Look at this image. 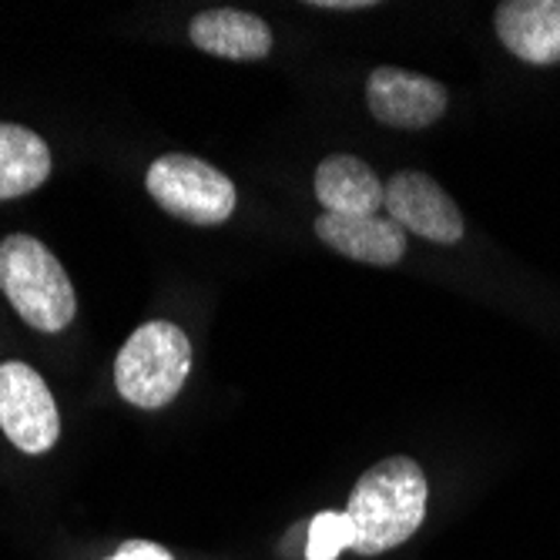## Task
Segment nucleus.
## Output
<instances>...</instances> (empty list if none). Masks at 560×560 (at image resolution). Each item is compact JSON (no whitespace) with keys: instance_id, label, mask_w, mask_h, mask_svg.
<instances>
[{"instance_id":"nucleus-7","label":"nucleus","mask_w":560,"mask_h":560,"mask_svg":"<svg viewBox=\"0 0 560 560\" xmlns=\"http://www.w3.org/2000/svg\"><path fill=\"white\" fill-rule=\"evenodd\" d=\"M446 101L440 81L406 68H376L366 81V105L373 118L389 128H430L446 112Z\"/></svg>"},{"instance_id":"nucleus-9","label":"nucleus","mask_w":560,"mask_h":560,"mask_svg":"<svg viewBox=\"0 0 560 560\" xmlns=\"http://www.w3.org/2000/svg\"><path fill=\"white\" fill-rule=\"evenodd\" d=\"M386 185L376 172L355 155H332L316 168V198L326 215L342 219H373L383 209Z\"/></svg>"},{"instance_id":"nucleus-1","label":"nucleus","mask_w":560,"mask_h":560,"mask_svg":"<svg viewBox=\"0 0 560 560\" xmlns=\"http://www.w3.org/2000/svg\"><path fill=\"white\" fill-rule=\"evenodd\" d=\"M427 477L410 456H386L370 467L346 503L352 550L373 557L406 544L427 517Z\"/></svg>"},{"instance_id":"nucleus-4","label":"nucleus","mask_w":560,"mask_h":560,"mask_svg":"<svg viewBox=\"0 0 560 560\" xmlns=\"http://www.w3.org/2000/svg\"><path fill=\"white\" fill-rule=\"evenodd\" d=\"M148 195L188 225H222L235 212V185L195 155H165L148 168Z\"/></svg>"},{"instance_id":"nucleus-10","label":"nucleus","mask_w":560,"mask_h":560,"mask_svg":"<svg viewBox=\"0 0 560 560\" xmlns=\"http://www.w3.org/2000/svg\"><path fill=\"white\" fill-rule=\"evenodd\" d=\"M188 37L198 50L229 61H262L272 50V31L262 18L245 14L235 8H219V11H201Z\"/></svg>"},{"instance_id":"nucleus-3","label":"nucleus","mask_w":560,"mask_h":560,"mask_svg":"<svg viewBox=\"0 0 560 560\" xmlns=\"http://www.w3.org/2000/svg\"><path fill=\"white\" fill-rule=\"evenodd\" d=\"M191 370L188 336L165 319L138 326L115 360L118 393L138 410H162L168 406Z\"/></svg>"},{"instance_id":"nucleus-13","label":"nucleus","mask_w":560,"mask_h":560,"mask_svg":"<svg viewBox=\"0 0 560 560\" xmlns=\"http://www.w3.org/2000/svg\"><path fill=\"white\" fill-rule=\"evenodd\" d=\"M346 547H352V527L346 514L323 511L310 521V530H305V560H336Z\"/></svg>"},{"instance_id":"nucleus-11","label":"nucleus","mask_w":560,"mask_h":560,"mask_svg":"<svg viewBox=\"0 0 560 560\" xmlns=\"http://www.w3.org/2000/svg\"><path fill=\"white\" fill-rule=\"evenodd\" d=\"M316 235L346 259L366 266H396L406 256V232L393 219H342L319 215Z\"/></svg>"},{"instance_id":"nucleus-14","label":"nucleus","mask_w":560,"mask_h":560,"mask_svg":"<svg viewBox=\"0 0 560 560\" xmlns=\"http://www.w3.org/2000/svg\"><path fill=\"white\" fill-rule=\"evenodd\" d=\"M313 8H323V11H360V8H373V0H316Z\"/></svg>"},{"instance_id":"nucleus-5","label":"nucleus","mask_w":560,"mask_h":560,"mask_svg":"<svg viewBox=\"0 0 560 560\" xmlns=\"http://www.w3.org/2000/svg\"><path fill=\"white\" fill-rule=\"evenodd\" d=\"M0 430L24 453H47L61 436V413L44 376L27 363H0Z\"/></svg>"},{"instance_id":"nucleus-2","label":"nucleus","mask_w":560,"mask_h":560,"mask_svg":"<svg viewBox=\"0 0 560 560\" xmlns=\"http://www.w3.org/2000/svg\"><path fill=\"white\" fill-rule=\"evenodd\" d=\"M0 292L37 332H61L78 313L74 285L65 266L40 238L24 232L0 242Z\"/></svg>"},{"instance_id":"nucleus-6","label":"nucleus","mask_w":560,"mask_h":560,"mask_svg":"<svg viewBox=\"0 0 560 560\" xmlns=\"http://www.w3.org/2000/svg\"><path fill=\"white\" fill-rule=\"evenodd\" d=\"M383 209L402 229L436 245H456L464 238V215L453 198L423 172H396L386 182Z\"/></svg>"},{"instance_id":"nucleus-15","label":"nucleus","mask_w":560,"mask_h":560,"mask_svg":"<svg viewBox=\"0 0 560 560\" xmlns=\"http://www.w3.org/2000/svg\"><path fill=\"white\" fill-rule=\"evenodd\" d=\"M108 560H115V557H108Z\"/></svg>"},{"instance_id":"nucleus-8","label":"nucleus","mask_w":560,"mask_h":560,"mask_svg":"<svg viewBox=\"0 0 560 560\" xmlns=\"http://www.w3.org/2000/svg\"><path fill=\"white\" fill-rule=\"evenodd\" d=\"M497 37L527 65H560V0H503Z\"/></svg>"},{"instance_id":"nucleus-12","label":"nucleus","mask_w":560,"mask_h":560,"mask_svg":"<svg viewBox=\"0 0 560 560\" xmlns=\"http://www.w3.org/2000/svg\"><path fill=\"white\" fill-rule=\"evenodd\" d=\"M50 178V148L24 125L0 121V201L21 198Z\"/></svg>"}]
</instances>
